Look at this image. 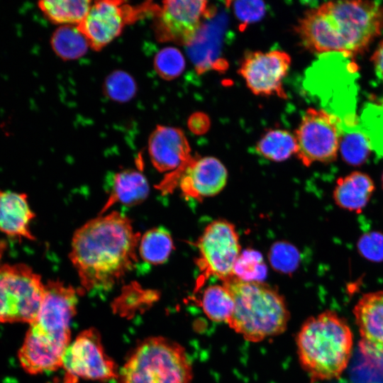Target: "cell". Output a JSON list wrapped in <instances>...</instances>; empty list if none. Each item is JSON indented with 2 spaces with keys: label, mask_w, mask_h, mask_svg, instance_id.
<instances>
[{
  "label": "cell",
  "mask_w": 383,
  "mask_h": 383,
  "mask_svg": "<svg viewBox=\"0 0 383 383\" xmlns=\"http://www.w3.org/2000/svg\"><path fill=\"white\" fill-rule=\"evenodd\" d=\"M140 238L130 219L116 211L78 228L70 257L83 287L91 290L112 287L137 262Z\"/></svg>",
  "instance_id": "6da1fadb"
},
{
  "label": "cell",
  "mask_w": 383,
  "mask_h": 383,
  "mask_svg": "<svg viewBox=\"0 0 383 383\" xmlns=\"http://www.w3.org/2000/svg\"><path fill=\"white\" fill-rule=\"evenodd\" d=\"M383 30V4L377 1H331L312 8L296 31L311 52L359 54Z\"/></svg>",
  "instance_id": "7a4b0ae2"
},
{
  "label": "cell",
  "mask_w": 383,
  "mask_h": 383,
  "mask_svg": "<svg viewBox=\"0 0 383 383\" xmlns=\"http://www.w3.org/2000/svg\"><path fill=\"white\" fill-rule=\"evenodd\" d=\"M296 342L299 363L313 382L338 378L348 365L353 344L345 319L330 310L308 318Z\"/></svg>",
  "instance_id": "3957f363"
},
{
  "label": "cell",
  "mask_w": 383,
  "mask_h": 383,
  "mask_svg": "<svg viewBox=\"0 0 383 383\" xmlns=\"http://www.w3.org/2000/svg\"><path fill=\"white\" fill-rule=\"evenodd\" d=\"M223 285L233 301L227 321L231 329L250 342H260L282 333L287 327L289 311L279 292L263 282L227 278Z\"/></svg>",
  "instance_id": "277c9868"
},
{
  "label": "cell",
  "mask_w": 383,
  "mask_h": 383,
  "mask_svg": "<svg viewBox=\"0 0 383 383\" xmlns=\"http://www.w3.org/2000/svg\"><path fill=\"white\" fill-rule=\"evenodd\" d=\"M192 367L184 348L162 337L150 338L135 350L118 383H192Z\"/></svg>",
  "instance_id": "5b68a950"
},
{
  "label": "cell",
  "mask_w": 383,
  "mask_h": 383,
  "mask_svg": "<svg viewBox=\"0 0 383 383\" xmlns=\"http://www.w3.org/2000/svg\"><path fill=\"white\" fill-rule=\"evenodd\" d=\"M45 294L39 274L25 264L0 266V323L30 324Z\"/></svg>",
  "instance_id": "8992f818"
},
{
  "label": "cell",
  "mask_w": 383,
  "mask_h": 383,
  "mask_svg": "<svg viewBox=\"0 0 383 383\" xmlns=\"http://www.w3.org/2000/svg\"><path fill=\"white\" fill-rule=\"evenodd\" d=\"M340 119L324 109H308L302 116L295 138L296 155L305 166L334 161L342 137Z\"/></svg>",
  "instance_id": "52a82bcc"
},
{
  "label": "cell",
  "mask_w": 383,
  "mask_h": 383,
  "mask_svg": "<svg viewBox=\"0 0 383 383\" xmlns=\"http://www.w3.org/2000/svg\"><path fill=\"white\" fill-rule=\"evenodd\" d=\"M196 247L199 256L196 264L201 282L211 276L222 281L233 277V267L241 250L233 223L221 219L211 222L198 239Z\"/></svg>",
  "instance_id": "ba28073f"
},
{
  "label": "cell",
  "mask_w": 383,
  "mask_h": 383,
  "mask_svg": "<svg viewBox=\"0 0 383 383\" xmlns=\"http://www.w3.org/2000/svg\"><path fill=\"white\" fill-rule=\"evenodd\" d=\"M204 0H167L157 6L155 30L162 42L189 45L196 39L201 23L209 13Z\"/></svg>",
  "instance_id": "9c48e42d"
},
{
  "label": "cell",
  "mask_w": 383,
  "mask_h": 383,
  "mask_svg": "<svg viewBox=\"0 0 383 383\" xmlns=\"http://www.w3.org/2000/svg\"><path fill=\"white\" fill-rule=\"evenodd\" d=\"M77 291L60 281L45 284V294L37 317L30 324L33 330L70 345V323L76 312Z\"/></svg>",
  "instance_id": "30bf717a"
},
{
  "label": "cell",
  "mask_w": 383,
  "mask_h": 383,
  "mask_svg": "<svg viewBox=\"0 0 383 383\" xmlns=\"http://www.w3.org/2000/svg\"><path fill=\"white\" fill-rule=\"evenodd\" d=\"M62 367L69 383L79 378L109 380L117 376L115 364L104 353L99 335L93 329L83 331L70 344Z\"/></svg>",
  "instance_id": "8fae6325"
},
{
  "label": "cell",
  "mask_w": 383,
  "mask_h": 383,
  "mask_svg": "<svg viewBox=\"0 0 383 383\" xmlns=\"http://www.w3.org/2000/svg\"><path fill=\"white\" fill-rule=\"evenodd\" d=\"M291 62V57L284 51L250 52L243 58L238 73L254 94L286 98L283 80Z\"/></svg>",
  "instance_id": "7c38bea8"
},
{
  "label": "cell",
  "mask_w": 383,
  "mask_h": 383,
  "mask_svg": "<svg viewBox=\"0 0 383 383\" xmlns=\"http://www.w3.org/2000/svg\"><path fill=\"white\" fill-rule=\"evenodd\" d=\"M139 11L123 1H94L77 27L89 47L100 50L118 37L126 24L138 17Z\"/></svg>",
  "instance_id": "4fadbf2b"
},
{
  "label": "cell",
  "mask_w": 383,
  "mask_h": 383,
  "mask_svg": "<svg viewBox=\"0 0 383 383\" xmlns=\"http://www.w3.org/2000/svg\"><path fill=\"white\" fill-rule=\"evenodd\" d=\"M358 346L371 366L383 370V290L364 294L353 309Z\"/></svg>",
  "instance_id": "5bb4252c"
},
{
  "label": "cell",
  "mask_w": 383,
  "mask_h": 383,
  "mask_svg": "<svg viewBox=\"0 0 383 383\" xmlns=\"http://www.w3.org/2000/svg\"><path fill=\"white\" fill-rule=\"evenodd\" d=\"M225 166L213 157H192L181 172L178 185L187 197L201 201L219 193L227 182Z\"/></svg>",
  "instance_id": "9a60e30c"
},
{
  "label": "cell",
  "mask_w": 383,
  "mask_h": 383,
  "mask_svg": "<svg viewBox=\"0 0 383 383\" xmlns=\"http://www.w3.org/2000/svg\"><path fill=\"white\" fill-rule=\"evenodd\" d=\"M153 166L160 172L179 173L192 157L184 133L176 127L158 125L148 140Z\"/></svg>",
  "instance_id": "2e32d148"
},
{
  "label": "cell",
  "mask_w": 383,
  "mask_h": 383,
  "mask_svg": "<svg viewBox=\"0 0 383 383\" xmlns=\"http://www.w3.org/2000/svg\"><path fill=\"white\" fill-rule=\"evenodd\" d=\"M67 345L55 341L29 327L18 357L21 367L28 374H38L62 367Z\"/></svg>",
  "instance_id": "e0dca14e"
},
{
  "label": "cell",
  "mask_w": 383,
  "mask_h": 383,
  "mask_svg": "<svg viewBox=\"0 0 383 383\" xmlns=\"http://www.w3.org/2000/svg\"><path fill=\"white\" fill-rule=\"evenodd\" d=\"M35 217L26 194L0 191V231L17 238L34 240L30 223Z\"/></svg>",
  "instance_id": "ac0fdd59"
},
{
  "label": "cell",
  "mask_w": 383,
  "mask_h": 383,
  "mask_svg": "<svg viewBox=\"0 0 383 383\" xmlns=\"http://www.w3.org/2000/svg\"><path fill=\"white\" fill-rule=\"evenodd\" d=\"M374 188L368 174L355 171L337 180L333 197L341 209L360 213L370 201Z\"/></svg>",
  "instance_id": "d6986e66"
},
{
  "label": "cell",
  "mask_w": 383,
  "mask_h": 383,
  "mask_svg": "<svg viewBox=\"0 0 383 383\" xmlns=\"http://www.w3.org/2000/svg\"><path fill=\"white\" fill-rule=\"evenodd\" d=\"M149 194L145 177L139 171L130 170L117 173L113 179L110 195L100 215L116 203L133 206L142 203Z\"/></svg>",
  "instance_id": "ffe728a7"
},
{
  "label": "cell",
  "mask_w": 383,
  "mask_h": 383,
  "mask_svg": "<svg viewBox=\"0 0 383 383\" xmlns=\"http://www.w3.org/2000/svg\"><path fill=\"white\" fill-rule=\"evenodd\" d=\"M39 9L51 22L78 26L87 16L91 1L89 0H48L38 3Z\"/></svg>",
  "instance_id": "44dd1931"
},
{
  "label": "cell",
  "mask_w": 383,
  "mask_h": 383,
  "mask_svg": "<svg viewBox=\"0 0 383 383\" xmlns=\"http://www.w3.org/2000/svg\"><path fill=\"white\" fill-rule=\"evenodd\" d=\"M255 150L263 157L280 162L296 154L297 143L295 135L284 129L267 131L257 143Z\"/></svg>",
  "instance_id": "7402d4cb"
},
{
  "label": "cell",
  "mask_w": 383,
  "mask_h": 383,
  "mask_svg": "<svg viewBox=\"0 0 383 383\" xmlns=\"http://www.w3.org/2000/svg\"><path fill=\"white\" fill-rule=\"evenodd\" d=\"M55 53L64 60L82 57L89 47V43L77 26L64 25L57 28L50 39Z\"/></svg>",
  "instance_id": "603a6c76"
},
{
  "label": "cell",
  "mask_w": 383,
  "mask_h": 383,
  "mask_svg": "<svg viewBox=\"0 0 383 383\" xmlns=\"http://www.w3.org/2000/svg\"><path fill=\"white\" fill-rule=\"evenodd\" d=\"M141 258L150 264L165 262L174 249L170 233L164 228H155L147 231L139 242Z\"/></svg>",
  "instance_id": "cb8c5ba5"
},
{
  "label": "cell",
  "mask_w": 383,
  "mask_h": 383,
  "mask_svg": "<svg viewBox=\"0 0 383 383\" xmlns=\"http://www.w3.org/2000/svg\"><path fill=\"white\" fill-rule=\"evenodd\" d=\"M201 301V308L209 319L227 323L233 310V301L223 284L209 286L204 291Z\"/></svg>",
  "instance_id": "d4e9b609"
},
{
  "label": "cell",
  "mask_w": 383,
  "mask_h": 383,
  "mask_svg": "<svg viewBox=\"0 0 383 383\" xmlns=\"http://www.w3.org/2000/svg\"><path fill=\"white\" fill-rule=\"evenodd\" d=\"M372 145L367 135L361 132L342 135L339 150L343 159L349 165H360L366 162Z\"/></svg>",
  "instance_id": "484cf974"
},
{
  "label": "cell",
  "mask_w": 383,
  "mask_h": 383,
  "mask_svg": "<svg viewBox=\"0 0 383 383\" xmlns=\"http://www.w3.org/2000/svg\"><path fill=\"white\" fill-rule=\"evenodd\" d=\"M266 275L267 266L258 251L248 249L240 252L233 267V277L244 281L263 282Z\"/></svg>",
  "instance_id": "4316f807"
},
{
  "label": "cell",
  "mask_w": 383,
  "mask_h": 383,
  "mask_svg": "<svg viewBox=\"0 0 383 383\" xmlns=\"http://www.w3.org/2000/svg\"><path fill=\"white\" fill-rule=\"evenodd\" d=\"M154 66L156 72L164 79L178 77L184 70L185 60L182 52L173 47L160 50L155 55Z\"/></svg>",
  "instance_id": "83f0119b"
},
{
  "label": "cell",
  "mask_w": 383,
  "mask_h": 383,
  "mask_svg": "<svg viewBox=\"0 0 383 383\" xmlns=\"http://www.w3.org/2000/svg\"><path fill=\"white\" fill-rule=\"evenodd\" d=\"M104 91L111 99L118 102L129 101L136 92L133 78L123 71H115L105 81Z\"/></svg>",
  "instance_id": "f1b7e54d"
},
{
  "label": "cell",
  "mask_w": 383,
  "mask_h": 383,
  "mask_svg": "<svg viewBox=\"0 0 383 383\" xmlns=\"http://www.w3.org/2000/svg\"><path fill=\"white\" fill-rule=\"evenodd\" d=\"M269 260L275 270L283 273H291L298 267L299 253L293 245L279 241L270 248Z\"/></svg>",
  "instance_id": "f546056e"
},
{
  "label": "cell",
  "mask_w": 383,
  "mask_h": 383,
  "mask_svg": "<svg viewBox=\"0 0 383 383\" xmlns=\"http://www.w3.org/2000/svg\"><path fill=\"white\" fill-rule=\"evenodd\" d=\"M357 248L360 254L369 260H383V234L370 232L364 234L359 240Z\"/></svg>",
  "instance_id": "4dcf8cb0"
},
{
  "label": "cell",
  "mask_w": 383,
  "mask_h": 383,
  "mask_svg": "<svg viewBox=\"0 0 383 383\" xmlns=\"http://www.w3.org/2000/svg\"><path fill=\"white\" fill-rule=\"evenodd\" d=\"M233 6L236 17L245 23L258 21L265 11V4L261 1H238Z\"/></svg>",
  "instance_id": "1f68e13d"
},
{
  "label": "cell",
  "mask_w": 383,
  "mask_h": 383,
  "mask_svg": "<svg viewBox=\"0 0 383 383\" xmlns=\"http://www.w3.org/2000/svg\"><path fill=\"white\" fill-rule=\"evenodd\" d=\"M372 62L377 73L383 79V40L373 53Z\"/></svg>",
  "instance_id": "d6a6232c"
},
{
  "label": "cell",
  "mask_w": 383,
  "mask_h": 383,
  "mask_svg": "<svg viewBox=\"0 0 383 383\" xmlns=\"http://www.w3.org/2000/svg\"><path fill=\"white\" fill-rule=\"evenodd\" d=\"M6 243L0 238V260L2 257L4 252L6 250Z\"/></svg>",
  "instance_id": "836d02e7"
},
{
  "label": "cell",
  "mask_w": 383,
  "mask_h": 383,
  "mask_svg": "<svg viewBox=\"0 0 383 383\" xmlns=\"http://www.w3.org/2000/svg\"><path fill=\"white\" fill-rule=\"evenodd\" d=\"M382 187H383V174H382Z\"/></svg>",
  "instance_id": "e575fe53"
}]
</instances>
